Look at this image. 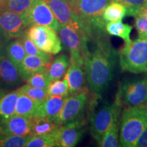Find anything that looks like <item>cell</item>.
<instances>
[{
	"instance_id": "obj_1",
	"label": "cell",
	"mask_w": 147,
	"mask_h": 147,
	"mask_svg": "<svg viewBox=\"0 0 147 147\" xmlns=\"http://www.w3.org/2000/svg\"><path fill=\"white\" fill-rule=\"evenodd\" d=\"M96 47L84 62L88 85L92 92L100 95L113 77L116 54L106 38L95 40Z\"/></svg>"
},
{
	"instance_id": "obj_2",
	"label": "cell",
	"mask_w": 147,
	"mask_h": 147,
	"mask_svg": "<svg viewBox=\"0 0 147 147\" xmlns=\"http://www.w3.org/2000/svg\"><path fill=\"white\" fill-rule=\"evenodd\" d=\"M146 127V106L125 108L121 119L119 145L136 146L138 139Z\"/></svg>"
},
{
	"instance_id": "obj_3",
	"label": "cell",
	"mask_w": 147,
	"mask_h": 147,
	"mask_svg": "<svg viewBox=\"0 0 147 147\" xmlns=\"http://www.w3.org/2000/svg\"><path fill=\"white\" fill-rule=\"evenodd\" d=\"M57 32L61 40L69 51V62L84 65V60L90 52L87 47L89 37L83 27L80 25H65L59 24Z\"/></svg>"
},
{
	"instance_id": "obj_4",
	"label": "cell",
	"mask_w": 147,
	"mask_h": 147,
	"mask_svg": "<svg viewBox=\"0 0 147 147\" xmlns=\"http://www.w3.org/2000/svg\"><path fill=\"white\" fill-rule=\"evenodd\" d=\"M122 70L134 74L147 72V38L139 37L125 44L119 53Z\"/></svg>"
},
{
	"instance_id": "obj_5",
	"label": "cell",
	"mask_w": 147,
	"mask_h": 147,
	"mask_svg": "<svg viewBox=\"0 0 147 147\" xmlns=\"http://www.w3.org/2000/svg\"><path fill=\"white\" fill-rule=\"evenodd\" d=\"M115 102L122 107L146 106L147 102V74L127 79L119 86Z\"/></svg>"
},
{
	"instance_id": "obj_6",
	"label": "cell",
	"mask_w": 147,
	"mask_h": 147,
	"mask_svg": "<svg viewBox=\"0 0 147 147\" xmlns=\"http://www.w3.org/2000/svg\"><path fill=\"white\" fill-rule=\"evenodd\" d=\"M121 109V106L115 102L113 104L103 105L93 113L90 120V131L97 144L110 126L119 120Z\"/></svg>"
},
{
	"instance_id": "obj_7",
	"label": "cell",
	"mask_w": 147,
	"mask_h": 147,
	"mask_svg": "<svg viewBox=\"0 0 147 147\" xmlns=\"http://www.w3.org/2000/svg\"><path fill=\"white\" fill-rule=\"evenodd\" d=\"M25 32L29 39L42 52L57 55L61 51V40L54 29L44 25H32Z\"/></svg>"
},
{
	"instance_id": "obj_8",
	"label": "cell",
	"mask_w": 147,
	"mask_h": 147,
	"mask_svg": "<svg viewBox=\"0 0 147 147\" xmlns=\"http://www.w3.org/2000/svg\"><path fill=\"white\" fill-rule=\"evenodd\" d=\"M88 102L87 91H82L65 97L62 109L55 122L59 126L82 119Z\"/></svg>"
},
{
	"instance_id": "obj_9",
	"label": "cell",
	"mask_w": 147,
	"mask_h": 147,
	"mask_svg": "<svg viewBox=\"0 0 147 147\" xmlns=\"http://www.w3.org/2000/svg\"><path fill=\"white\" fill-rule=\"evenodd\" d=\"M25 14L30 27L44 25L57 31L59 23L46 0H32V4Z\"/></svg>"
},
{
	"instance_id": "obj_10",
	"label": "cell",
	"mask_w": 147,
	"mask_h": 147,
	"mask_svg": "<svg viewBox=\"0 0 147 147\" xmlns=\"http://www.w3.org/2000/svg\"><path fill=\"white\" fill-rule=\"evenodd\" d=\"M83 119L59 126L53 131L56 146L74 147L78 144L85 131Z\"/></svg>"
},
{
	"instance_id": "obj_11",
	"label": "cell",
	"mask_w": 147,
	"mask_h": 147,
	"mask_svg": "<svg viewBox=\"0 0 147 147\" xmlns=\"http://www.w3.org/2000/svg\"><path fill=\"white\" fill-rule=\"evenodd\" d=\"M0 27L10 40L21 38L29 26L26 14L0 9Z\"/></svg>"
},
{
	"instance_id": "obj_12",
	"label": "cell",
	"mask_w": 147,
	"mask_h": 147,
	"mask_svg": "<svg viewBox=\"0 0 147 147\" xmlns=\"http://www.w3.org/2000/svg\"><path fill=\"white\" fill-rule=\"evenodd\" d=\"M22 81L18 68L6 55L0 58V90H13L19 87Z\"/></svg>"
},
{
	"instance_id": "obj_13",
	"label": "cell",
	"mask_w": 147,
	"mask_h": 147,
	"mask_svg": "<svg viewBox=\"0 0 147 147\" xmlns=\"http://www.w3.org/2000/svg\"><path fill=\"white\" fill-rule=\"evenodd\" d=\"M47 1L61 25H80L82 27L74 8L66 0H48Z\"/></svg>"
},
{
	"instance_id": "obj_14",
	"label": "cell",
	"mask_w": 147,
	"mask_h": 147,
	"mask_svg": "<svg viewBox=\"0 0 147 147\" xmlns=\"http://www.w3.org/2000/svg\"><path fill=\"white\" fill-rule=\"evenodd\" d=\"M32 117L14 115L0 123V135H30Z\"/></svg>"
},
{
	"instance_id": "obj_15",
	"label": "cell",
	"mask_w": 147,
	"mask_h": 147,
	"mask_svg": "<svg viewBox=\"0 0 147 147\" xmlns=\"http://www.w3.org/2000/svg\"><path fill=\"white\" fill-rule=\"evenodd\" d=\"M65 97L48 96L45 100L39 103L34 117H47L55 121L62 109Z\"/></svg>"
},
{
	"instance_id": "obj_16",
	"label": "cell",
	"mask_w": 147,
	"mask_h": 147,
	"mask_svg": "<svg viewBox=\"0 0 147 147\" xmlns=\"http://www.w3.org/2000/svg\"><path fill=\"white\" fill-rule=\"evenodd\" d=\"M50 63L42 58L32 55H26L18 68L23 80H27L38 72L48 70Z\"/></svg>"
},
{
	"instance_id": "obj_17",
	"label": "cell",
	"mask_w": 147,
	"mask_h": 147,
	"mask_svg": "<svg viewBox=\"0 0 147 147\" xmlns=\"http://www.w3.org/2000/svg\"><path fill=\"white\" fill-rule=\"evenodd\" d=\"M65 76L68 82L69 94L72 95L83 91L85 81V72L83 65L69 62Z\"/></svg>"
},
{
	"instance_id": "obj_18",
	"label": "cell",
	"mask_w": 147,
	"mask_h": 147,
	"mask_svg": "<svg viewBox=\"0 0 147 147\" xmlns=\"http://www.w3.org/2000/svg\"><path fill=\"white\" fill-rule=\"evenodd\" d=\"M18 93L0 90V123L14 115Z\"/></svg>"
},
{
	"instance_id": "obj_19",
	"label": "cell",
	"mask_w": 147,
	"mask_h": 147,
	"mask_svg": "<svg viewBox=\"0 0 147 147\" xmlns=\"http://www.w3.org/2000/svg\"><path fill=\"white\" fill-rule=\"evenodd\" d=\"M59 125L55 121L44 117H32L31 118L30 136L45 135L51 133Z\"/></svg>"
},
{
	"instance_id": "obj_20",
	"label": "cell",
	"mask_w": 147,
	"mask_h": 147,
	"mask_svg": "<svg viewBox=\"0 0 147 147\" xmlns=\"http://www.w3.org/2000/svg\"><path fill=\"white\" fill-rule=\"evenodd\" d=\"M68 68V59L67 55L61 54L55 57L48 69V76L51 82L60 80L65 75Z\"/></svg>"
},
{
	"instance_id": "obj_21",
	"label": "cell",
	"mask_w": 147,
	"mask_h": 147,
	"mask_svg": "<svg viewBox=\"0 0 147 147\" xmlns=\"http://www.w3.org/2000/svg\"><path fill=\"white\" fill-rule=\"evenodd\" d=\"M6 56L16 67L23 61L26 56L21 38H18L9 42L6 49Z\"/></svg>"
},
{
	"instance_id": "obj_22",
	"label": "cell",
	"mask_w": 147,
	"mask_h": 147,
	"mask_svg": "<svg viewBox=\"0 0 147 147\" xmlns=\"http://www.w3.org/2000/svg\"><path fill=\"white\" fill-rule=\"evenodd\" d=\"M39 103L35 102L25 94L18 93L14 115L32 117L36 112Z\"/></svg>"
},
{
	"instance_id": "obj_23",
	"label": "cell",
	"mask_w": 147,
	"mask_h": 147,
	"mask_svg": "<svg viewBox=\"0 0 147 147\" xmlns=\"http://www.w3.org/2000/svg\"><path fill=\"white\" fill-rule=\"evenodd\" d=\"M132 29L133 27L131 25L125 24L121 21L108 22L106 25V30L108 34L122 38L125 42V44H129L131 42L130 34Z\"/></svg>"
},
{
	"instance_id": "obj_24",
	"label": "cell",
	"mask_w": 147,
	"mask_h": 147,
	"mask_svg": "<svg viewBox=\"0 0 147 147\" xmlns=\"http://www.w3.org/2000/svg\"><path fill=\"white\" fill-rule=\"evenodd\" d=\"M126 15L127 10L123 5L116 1H110L106 7L103 13V18L108 22L121 21Z\"/></svg>"
},
{
	"instance_id": "obj_25",
	"label": "cell",
	"mask_w": 147,
	"mask_h": 147,
	"mask_svg": "<svg viewBox=\"0 0 147 147\" xmlns=\"http://www.w3.org/2000/svg\"><path fill=\"white\" fill-rule=\"evenodd\" d=\"M120 119L115 121L110 127L104 133L98 143L102 147H117L119 146V131H120Z\"/></svg>"
},
{
	"instance_id": "obj_26",
	"label": "cell",
	"mask_w": 147,
	"mask_h": 147,
	"mask_svg": "<svg viewBox=\"0 0 147 147\" xmlns=\"http://www.w3.org/2000/svg\"><path fill=\"white\" fill-rule=\"evenodd\" d=\"M21 38H22L23 42V46L25 48V53L27 55H32V56H37L42 58V59L45 60L46 61L49 63H51L53 61V58L52 55L48 54V53L42 52L40 51L36 45L33 43V42L29 39V38L27 36L26 32L23 34Z\"/></svg>"
},
{
	"instance_id": "obj_27",
	"label": "cell",
	"mask_w": 147,
	"mask_h": 147,
	"mask_svg": "<svg viewBox=\"0 0 147 147\" xmlns=\"http://www.w3.org/2000/svg\"><path fill=\"white\" fill-rule=\"evenodd\" d=\"M16 91L18 93L25 94L27 96L30 97L32 100L38 103L42 102V101L45 100L49 96L47 93V89L33 87V86L29 84L21 86L18 89H16Z\"/></svg>"
},
{
	"instance_id": "obj_28",
	"label": "cell",
	"mask_w": 147,
	"mask_h": 147,
	"mask_svg": "<svg viewBox=\"0 0 147 147\" xmlns=\"http://www.w3.org/2000/svg\"><path fill=\"white\" fill-rule=\"evenodd\" d=\"M53 131L39 136H30L25 147H53L56 146V142Z\"/></svg>"
},
{
	"instance_id": "obj_29",
	"label": "cell",
	"mask_w": 147,
	"mask_h": 147,
	"mask_svg": "<svg viewBox=\"0 0 147 147\" xmlns=\"http://www.w3.org/2000/svg\"><path fill=\"white\" fill-rule=\"evenodd\" d=\"M49 96L67 97L69 94L68 82L65 76L62 80H57L52 81L47 88Z\"/></svg>"
},
{
	"instance_id": "obj_30",
	"label": "cell",
	"mask_w": 147,
	"mask_h": 147,
	"mask_svg": "<svg viewBox=\"0 0 147 147\" xmlns=\"http://www.w3.org/2000/svg\"><path fill=\"white\" fill-rule=\"evenodd\" d=\"M32 0H3L1 9L17 14H24L29 10Z\"/></svg>"
},
{
	"instance_id": "obj_31",
	"label": "cell",
	"mask_w": 147,
	"mask_h": 147,
	"mask_svg": "<svg viewBox=\"0 0 147 147\" xmlns=\"http://www.w3.org/2000/svg\"><path fill=\"white\" fill-rule=\"evenodd\" d=\"M29 138L30 135H0V147H23Z\"/></svg>"
},
{
	"instance_id": "obj_32",
	"label": "cell",
	"mask_w": 147,
	"mask_h": 147,
	"mask_svg": "<svg viewBox=\"0 0 147 147\" xmlns=\"http://www.w3.org/2000/svg\"><path fill=\"white\" fill-rule=\"evenodd\" d=\"M27 83L33 87L47 89L51 81L48 76L47 70L38 72L33 75L27 80Z\"/></svg>"
},
{
	"instance_id": "obj_33",
	"label": "cell",
	"mask_w": 147,
	"mask_h": 147,
	"mask_svg": "<svg viewBox=\"0 0 147 147\" xmlns=\"http://www.w3.org/2000/svg\"><path fill=\"white\" fill-rule=\"evenodd\" d=\"M123 5L127 10V15L135 17L138 11L142 5L146 4L147 0H111Z\"/></svg>"
},
{
	"instance_id": "obj_34",
	"label": "cell",
	"mask_w": 147,
	"mask_h": 147,
	"mask_svg": "<svg viewBox=\"0 0 147 147\" xmlns=\"http://www.w3.org/2000/svg\"><path fill=\"white\" fill-rule=\"evenodd\" d=\"M135 27L140 38H147V18L142 16H135Z\"/></svg>"
},
{
	"instance_id": "obj_35",
	"label": "cell",
	"mask_w": 147,
	"mask_h": 147,
	"mask_svg": "<svg viewBox=\"0 0 147 147\" xmlns=\"http://www.w3.org/2000/svg\"><path fill=\"white\" fill-rule=\"evenodd\" d=\"M10 40V38L5 36L3 30L0 27V58L6 55L7 46Z\"/></svg>"
},
{
	"instance_id": "obj_36",
	"label": "cell",
	"mask_w": 147,
	"mask_h": 147,
	"mask_svg": "<svg viewBox=\"0 0 147 147\" xmlns=\"http://www.w3.org/2000/svg\"><path fill=\"white\" fill-rule=\"evenodd\" d=\"M136 146L137 147H147V127L144 130L142 134L138 139Z\"/></svg>"
},
{
	"instance_id": "obj_37",
	"label": "cell",
	"mask_w": 147,
	"mask_h": 147,
	"mask_svg": "<svg viewBox=\"0 0 147 147\" xmlns=\"http://www.w3.org/2000/svg\"><path fill=\"white\" fill-rule=\"evenodd\" d=\"M136 16H142L147 18V3L144 5H142V6L139 9L137 12Z\"/></svg>"
},
{
	"instance_id": "obj_38",
	"label": "cell",
	"mask_w": 147,
	"mask_h": 147,
	"mask_svg": "<svg viewBox=\"0 0 147 147\" xmlns=\"http://www.w3.org/2000/svg\"><path fill=\"white\" fill-rule=\"evenodd\" d=\"M66 1H67V2H69L70 3L71 5H73V7H74L75 5H76L77 1H78V0H66Z\"/></svg>"
},
{
	"instance_id": "obj_39",
	"label": "cell",
	"mask_w": 147,
	"mask_h": 147,
	"mask_svg": "<svg viewBox=\"0 0 147 147\" xmlns=\"http://www.w3.org/2000/svg\"><path fill=\"white\" fill-rule=\"evenodd\" d=\"M3 1V0H0V9H1V5H2Z\"/></svg>"
},
{
	"instance_id": "obj_40",
	"label": "cell",
	"mask_w": 147,
	"mask_h": 147,
	"mask_svg": "<svg viewBox=\"0 0 147 147\" xmlns=\"http://www.w3.org/2000/svg\"><path fill=\"white\" fill-rule=\"evenodd\" d=\"M146 106L147 107V102H146Z\"/></svg>"
},
{
	"instance_id": "obj_41",
	"label": "cell",
	"mask_w": 147,
	"mask_h": 147,
	"mask_svg": "<svg viewBox=\"0 0 147 147\" xmlns=\"http://www.w3.org/2000/svg\"><path fill=\"white\" fill-rule=\"evenodd\" d=\"M46 1H48V0H46Z\"/></svg>"
}]
</instances>
